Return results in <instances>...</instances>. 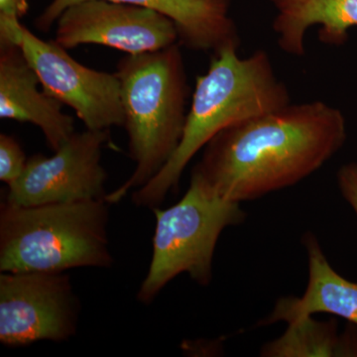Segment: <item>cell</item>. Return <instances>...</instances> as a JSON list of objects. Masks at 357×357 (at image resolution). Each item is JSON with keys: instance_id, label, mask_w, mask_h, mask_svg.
<instances>
[{"instance_id": "cell-17", "label": "cell", "mask_w": 357, "mask_h": 357, "mask_svg": "<svg viewBox=\"0 0 357 357\" xmlns=\"http://www.w3.org/2000/svg\"><path fill=\"white\" fill-rule=\"evenodd\" d=\"M28 10V0H0V17L20 20Z\"/></svg>"}, {"instance_id": "cell-12", "label": "cell", "mask_w": 357, "mask_h": 357, "mask_svg": "<svg viewBox=\"0 0 357 357\" xmlns=\"http://www.w3.org/2000/svg\"><path fill=\"white\" fill-rule=\"evenodd\" d=\"M309 266V281L301 297H283L277 301L273 311L258 326L285 321L290 324L318 312L333 314L357 326V283L338 274L326 259L318 239L305 234Z\"/></svg>"}, {"instance_id": "cell-7", "label": "cell", "mask_w": 357, "mask_h": 357, "mask_svg": "<svg viewBox=\"0 0 357 357\" xmlns=\"http://www.w3.org/2000/svg\"><path fill=\"white\" fill-rule=\"evenodd\" d=\"M79 307L66 272H1L0 342H66L76 335Z\"/></svg>"}, {"instance_id": "cell-9", "label": "cell", "mask_w": 357, "mask_h": 357, "mask_svg": "<svg viewBox=\"0 0 357 357\" xmlns=\"http://www.w3.org/2000/svg\"><path fill=\"white\" fill-rule=\"evenodd\" d=\"M56 24L54 41L68 51L95 44L137 55L178 43L177 27L164 14L109 0H84L68 7Z\"/></svg>"}, {"instance_id": "cell-5", "label": "cell", "mask_w": 357, "mask_h": 357, "mask_svg": "<svg viewBox=\"0 0 357 357\" xmlns=\"http://www.w3.org/2000/svg\"><path fill=\"white\" fill-rule=\"evenodd\" d=\"M152 211L156 215L153 252L138 290V301L149 305L183 273L199 285H210L220 234L227 227L245 220L241 204L222 198L192 175L189 189L177 204L165 210Z\"/></svg>"}, {"instance_id": "cell-15", "label": "cell", "mask_w": 357, "mask_h": 357, "mask_svg": "<svg viewBox=\"0 0 357 357\" xmlns=\"http://www.w3.org/2000/svg\"><path fill=\"white\" fill-rule=\"evenodd\" d=\"M27 158L22 147L13 135L0 134V180L13 184L24 172Z\"/></svg>"}, {"instance_id": "cell-13", "label": "cell", "mask_w": 357, "mask_h": 357, "mask_svg": "<svg viewBox=\"0 0 357 357\" xmlns=\"http://www.w3.org/2000/svg\"><path fill=\"white\" fill-rule=\"evenodd\" d=\"M276 7L272 28L282 51L302 57L306 53L305 36L312 26L319 25L318 36L324 44L342 46L349 29L357 27V0H271Z\"/></svg>"}, {"instance_id": "cell-16", "label": "cell", "mask_w": 357, "mask_h": 357, "mask_svg": "<svg viewBox=\"0 0 357 357\" xmlns=\"http://www.w3.org/2000/svg\"><path fill=\"white\" fill-rule=\"evenodd\" d=\"M337 180L340 194L357 217V163L352 162L340 167Z\"/></svg>"}, {"instance_id": "cell-1", "label": "cell", "mask_w": 357, "mask_h": 357, "mask_svg": "<svg viewBox=\"0 0 357 357\" xmlns=\"http://www.w3.org/2000/svg\"><path fill=\"white\" fill-rule=\"evenodd\" d=\"M347 140L340 109L324 102L289 103L230 126L204 147L197 176L229 201L262 198L317 172Z\"/></svg>"}, {"instance_id": "cell-3", "label": "cell", "mask_w": 357, "mask_h": 357, "mask_svg": "<svg viewBox=\"0 0 357 357\" xmlns=\"http://www.w3.org/2000/svg\"><path fill=\"white\" fill-rule=\"evenodd\" d=\"M115 74L121 82L123 126L135 169L107 195L109 204L147 184L175 153L184 133L190 91L178 43L128 55L119 61Z\"/></svg>"}, {"instance_id": "cell-10", "label": "cell", "mask_w": 357, "mask_h": 357, "mask_svg": "<svg viewBox=\"0 0 357 357\" xmlns=\"http://www.w3.org/2000/svg\"><path fill=\"white\" fill-rule=\"evenodd\" d=\"M0 117L34 124L52 151H57L76 132L74 119L42 89L20 46L6 38H0Z\"/></svg>"}, {"instance_id": "cell-8", "label": "cell", "mask_w": 357, "mask_h": 357, "mask_svg": "<svg viewBox=\"0 0 357 357\" xmlns=\"http://www.w3.org/2000/svg\"><path fill=\"white\" fill-rule=\"evenodd\" d=\"M109 141V130L86 129L73 134L51 157L33 155L21 177L8 185L6 201L37 206L105 199L102 156Z\"/></svg>"}, {"instance_id": "cell-11", "label": "cell", "mask_w": 357, "mask_h": 357, "mask_svg": "<svg viewBox=\"0 0 357 357\" xmlns=\"http://www.w3.org/2000/svg\"><path fill=\"white\" fill-rule=\"evenodd\" d=\"M84 0H53L35 20L40 31L48 32L68 7ZM153 9L175 23L178 44L192 51L217 52L239 47L236 23L229 16L230 0H109Z\"/></svg>"}, {"instance_id": "cell-14", "label": "cell", "mask_w": 357, "mask_h": 357, "mask_svg": "<svg viewBox=\"0 0 357 357\" xmlns=\"http://www.w3.org/2000/svg\"><path fill=\"white\" fill-rule=\"evenodd\" d=\"M261 356H357V326L338 333L337 323L305 317L288 324L280 337L263 345Z\"/></svg>"}, {"instance_id": "cell-2", "label": "cell", "mask_w": 357, "mask_h": 357, "mask_svg": "<svg viewBox=\"0 0 357 357\" xmlns=\"http://www.w3.org/2000/svg\"><path fill=\"white\" fill-rule=\"evenodd\" d=\"M229 46L213 54L208 72L197 77L182 140L147 184L132 192L137 206L153 210L177 189L185 167L223 129L281 109L291 102L287 86L275 74L267 52L248 58Z\"/></svg>"}, {"instance_id": "cell-4", "label": "cell", "mask_w": 357, "mask_h": 357, "mask_svg": "<svg viewBox=\"0 0 357 357\" xmlns=\"http://www.w3.org/2000/svg\"><path fill=\"white\" fill-rule=\"evenodd\" d=\"M102 199L20 206L0 204V272H66L114 264Z\"/></svg>"}, {"instance_id": "cell-6", "label": "cell", "mask_w": 357, "mask_h": 357, "mask_svg": "<svg viewBox=\"0 0 357 357\" xmlns=\"http://www.w3.org/2000/svg\"><path fill=\"white\" fill-rule=\"evenodd\" d=\"M0 38L20 46L42 89L74 110L86 129L109 130L124 126L121 82L115 73L82 65L54 40L39 38L20 20L0 17Z\"/></svg>"}]
</instances>
